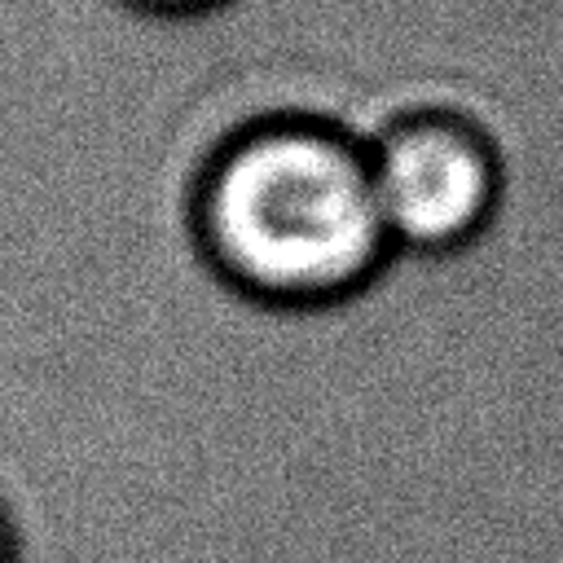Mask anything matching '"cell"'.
<instances>
[{
  "label": "cell",
  "mask_w": 563,
  "mask_h": 563,
  "mask_svg": "<svg viewBox=\"0 0 563 563\" xmlns=\"http://www.w3.org/2000/svg\"><path fill=\"white\" fill-rule=\"evenodd\" d=\"M194 216L220 277L282 308L347 299L391 255L369 154L325 128L246 132L211 163Z\"/></svg>",
  "instance_id": "1"
},
{
  "label": "cell",
  "mask_w": 563,
  "mask_h": 563,
  "mask_svg": "<svg viewBox=\"0 0 563 563\" xmlns=\"http://www.w3.org/2000/svg\"><path fill=\"white\" fill-rule=\"evenodd\" d=\"M0 563H18V545H13V532L4 523V515H0Z\"/></svg>",
  "instance_id": "3"
},
{
  "label": "cell",
  "mask_w": 563,
  "mask_h": 563,
  "mask_svg": "<svg viewBox=\"0 0 563 563\" xmlns=\"http://www.w3.org/2000/svg\"><path fill=\"white\" fill-rule=\"evenodd\" d=\"M365 154L391 255H453L488 229L497 211V163L471 128L409 119Z\"/></svg>",
  "instance_id": "2"
},
{
  "label": "cell",
  "mask_w": 563,
  "mask_h": 563,
  "mask_svg": "<svg viewBox=\"0 0 563 563\" xmlns=\"http://www.w3.org/2000/svg\"><path fill=\"white\" fill-rule=\"evenodd\" d=\"M145 4H158V9H194V4H211V0H145Z\"/></svg>",
  "instance_id": "4"
}]
</instances>
